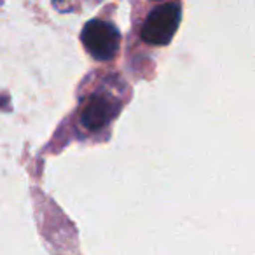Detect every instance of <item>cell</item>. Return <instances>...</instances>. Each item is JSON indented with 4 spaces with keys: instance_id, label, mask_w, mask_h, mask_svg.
I'll use <instances>...</instances> for the list:
<instances>
[{
    "instance_id": "obj_1",
    "label": "cell",
    "mask_w": 255,
    "mask_h": 255,
    "mask_svg": "<svg viewBox=\"0 0 255 255\" xmlns=\"http://www.w3.org/2000/svg\"><path fill=\"white\" fill-rule=\"evenodd\" d=\"M182 7L177 2L161 4L154 9L142 26V39L152 46H166L171 42L180 25Z\"/></svg>"
},
{
    "instance_id": "obj_2",
    "label": "cell",
    "mask_w": 255,
    "mask_h": 255,
    "mask_svg": "<svg viewBox=\"0 0 255 255\" xmlns=\"http://www.w3.org/2000/svg\"><path fill=\"white\" fill-rule=\"evenodd\" d=\"M81 40L86 51L98 61H109L119 51V30L109 21L91 19L86 23L81 33Z\"/></svg>"
},
{
    "instance_id": "obj_3",
    "label": "cell",
    "mask_w": 255,
    "mask_h": 255,
    "mask_svg": "<svg viewBox=\"0 0 255 255\" xmlns=\"http://www.w3.org/2000/svg\"><path fill=\"white\" fill-rule=\"evenodd\" d=\"M119 112V103L110 95H95L88 100L81 112V123L89 131L105 128Z\"/></svg>"
}]
</instances>
